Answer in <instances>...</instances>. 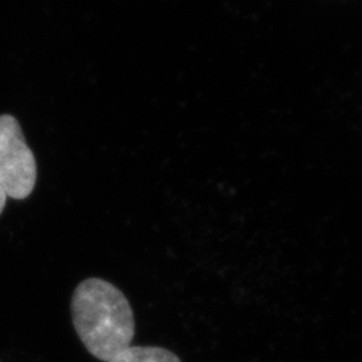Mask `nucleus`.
<instances>
[{"instance_id":"obj_1","label":"nucleus","mask_w":362,"mask_h":362,"mask_svg":"<svg viewBox=\"0 0 362 362\" xmlns=\"http://www.w3.org/2000/svg\"><path fill=\"white\" fill-rule=\"evenodd\" d=\"M71 315L78 337L97 360L107 362L129 348L136 334L134 314L124 293L101 278L77 286Z\"/></svg>"},{"instance_id":"obj_2","label":"nucleus","mask_w":362,"mask_h":362,"mask_svg":"<svg viewBox=\"0 0 362 362\" xmlns=\"http://www.w3.org/2000/svg\"><path fill=\"white\" fill-rule=\"evenodd\" d=\"M37 160L19 121L11 115L0 116V185L8 197L25 200L37 184Z\"/></svg>"},{"instance_id":"obj_3","label":"nucleus","mask_w":362,"mask_h":362,"mask_svg":"<svg viewBox=\"0 0 362 362\" xmlns=\"http://www.w3.org/2000/svg\"><path fill=\"white\" fill-rule=\"evenodd\" d=\"M107 362H181V360L173 351L164 348L129 346Z\"/></svg>"},{"instance_id":"obj_4","label":"nucleus","mask_w":362,"mask_h":362,"mask_svg":"<svg viewBox=\"0 0 362 362\" xmlns=\"http://www.w3.org/2000/svg\"><path fill=\"white\" fill-rule=\"evenodd\" d=\"M7 194H6V191L3 189V187L0 185V215L3 214V211H4V207H6V203H7Z\"/></svg>"}]
</instances>
